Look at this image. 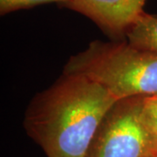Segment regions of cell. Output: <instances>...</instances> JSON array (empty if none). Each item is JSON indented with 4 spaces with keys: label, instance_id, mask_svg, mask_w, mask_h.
<instances>
[{
    "label": "cell",
    "instance_id": "cell-1",
    "mask_svg": "<svg viewBox=\"0 0 157 157\" xmlns=\"http://www.w3.org/2000/svg\"><path fill=\"white\" fill-rule=\"evenodd\" d=\"M116 101L95 81L63 73L33 98L24 128L47 157H86L101 121Z\"/></svg>",
    "mask_w": 157,
    "mask_h": 157
},
{
    "label": "cell",
    "instance_id": "cell-2",
    "mask_svg": "<svg viewBox=\"0 0 157 157\" xmlns=\"http://www.w3.org/2000/svg\"><path fill=\"white\" fill-rule=\"evenodd\" d=\"M63 73L80 74L103 86L116 100L157 95V54L127 40H94L69 58Z\"/></svg>",
    "mask_w": 157,
    "mask_h": 157
},
{
    "label": "cell",
    "instance_id": "cell-3",
    "mask_svg": "<svg viewBox=\"0 0 157 157\" xmlns=\"http://www.w3.org/2000/svg\"><path fill=\"white\" fill-rule=\"evenodd\" d=\"M142 96L116 101L101 121L86 157H156L140 118Z\"/></svg>",
    "mask_w": 157,
    "mask_h": 157
},
{
    "label": "cell",
    "instance_id": "cell-4",
    "mask_svg": "<svg viewBox=\"0 0 157 157\" xmlns=\"http://www.w3.org/2000/svg\"><path fill=\"white\" fill-rule=\"evenodd\" d=\"M147 0H67L60 7L91 19L112 40H126V33L144 12Z\"/></svg>",
    "mask_w": 157,
    "mask_h": 157
},
{
    "label": "cell",
    "instance_id": "cell-5",
    "mask_svg": "<svg viewBox=\"0 0 157 157\" xmlns=\"http://www.w3.org/2000/svg\"><path fill=\"white\" fill-rule=\"evenodd\" d=\"M126 40L140 50L157 54V14L144 11L127 32Z\"/></svg>",
    "mask_w": 157,
    "mask_h": 157
},
{
    "label": "cell",
    "instance_id": "cell-6",
    "mask_svg": "<svg viewBox=\"0 0 157 157\" xmlns=\"http://www.w3.org/2000/svg\"><path fill=\"white\" fill-rule=\"evenodd\" d=\"M140 118L150 140L157 149V95L142 98Z\"/></svg>",
    "mask_w": 157,
    "mask_h": 157
},
{
    "label": "cell",
    "instance_id": "cell-7",
    "mask_svg": "<svg viewBox=\"0 0 157 157\" xmlns=\"http://www.w3.org/2000/svg\"><path fill=\"white\" fill-rule=\"evenodd\" d=\"M67 1V0H0V14L4 16L18 10L29 9L49 3H57L60 6Z\"/></svg>",
    "mask_w": 157,
    "mask_h": 157
},
{
    "label": "cell",
    "instance_id": "cell-8",
    "mask_svg": "<svg viewBox=\"0 0 157 157\" xmlns=\"http://www.w3.org/2000/svg\"><path fill=\"white\" fill-rule=\"evenodd\" d=\"M156 157H157V156H156Z\"/></svg>",
    "mask_w": 157,
    "mask_h": 157
}]
</instances>
